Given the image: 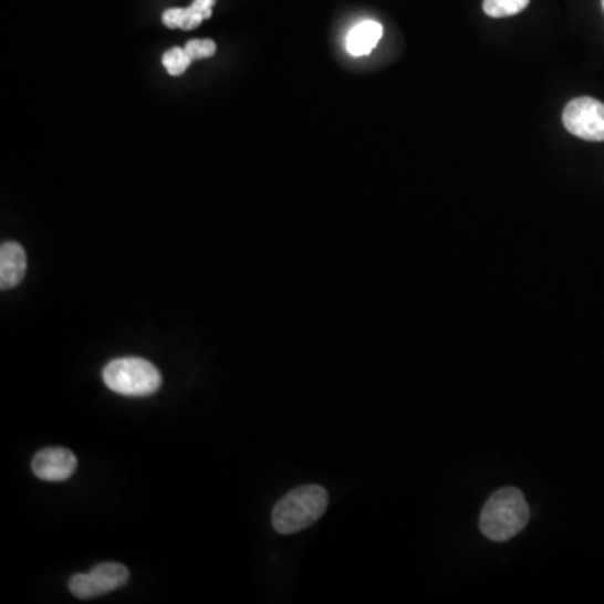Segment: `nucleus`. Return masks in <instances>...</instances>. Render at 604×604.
<instances>
[{"mask_svg":"<svg viewBox=\"0 0 604 604\" xmlns=\"http://www.w3.org/2000/svg\"><path fill=\"white\" fill-rule=\"evenodd\" d=\"M531 509L524 493L516 487H503L489 497L480 514V531L493 542H506L524 531Z\"/></svg>","mask_w":604,"mask_h":604,"instance_id":"nucleus-1","label":"nucleus"},{"mask_svg":"<svg viewBox=\"0 0 604 604\" xmlns=\"http://www.w3.org/2000/svg\"><path fill=\"white\" fill-rule=\"evenodd\" d=\"M330 497L321 486H302L285 493L272 509V528L279 534H295L320 521Z\"/></svg>","mask_w":604,"mask_h":604,"instance_id":"nucleus-2","label":"nucleus"},{"mask_svg":"<svg viewBox=\"0 0 604 604\" xmlns=\"http://www.w3.org/2000/svg\"><path fill=\"white\" fill-rule=\"evenodd\" d=\"M103 379L112 392L135 398L155 395L164 383L157 366L136 356L113 360L103 369Z\"/></svg>","mask_w":604,"mask_h":604,"instance_id":"nucleus-3","label":"nucleus"},{"mask_svg":"<svg viewBox=\"0 0 604 604\" xmlns=\"http://www.w3.org/2000/svg\"><path fill=\"white\" fill-rule=\"evenodd\" d=\"M128 581V567L119 563H101L90 573L74 574L70 580V591L80 600H93L119 590Z\"/></svg>","mask_w":604,"mask_h":604,"instance_id":"nucleus-4","label":"nucleus"},{"mask_svg":"<svg viewBox=\"0 0 604 604\" xmlns=\"http://www.w3.org/2000/svg\"><path fill=\"white\" fill-rule=\"evenodd\" d=\"M563 123L577 138L604 142V103L590 96L576 97L564 110Z\"/></svg>","mask_w":604,"mask_h":604,"instance_id":"nucleus-5","label":"nucleus"},{"mask_svg":"<svg viewBox=\"0 0 604 604\" xmlns=\"http://www.w3.org/2000/svg\"><path fill=\"white\" fill-rule=\"evenodd\" d=\"M76 469V456L67 448H44L32 459V472L45 482H64Z\"/></svg>","mask_w":604,"mask_h":604,"instance_id":"nucleus-6","label":"nucleus"},{"mask_svg":"<svg viewBox=\"0 0 604 604\" xmlns=\"http://www.w3.org/2000/svg\"><path fill=\"white\" fill-rule=\"evenodd\" d=\"M28 271V258L21 243L4 242L0 247V288H15L21 284Z\"/></svg>","mask_w":604,"mask_h":604,"instance_id":"nucleus-7","label":"nucleus"},{"mask_svg":"<svg viewBox=\"0 0 604 604\" xmlns=\"http://www.w3.org/2000/svg\"><path fill=\"white\" fill-rule=\"evenodd\" d=\"M217 4V0H194L190 8L168 9L164 12V24L168 29H184V31H191V29L198 28L201 22L212 18L214 6Z\"/></svg>","mask_w":604,"mask_h":604,"instance_id":"nucleus-8","label":"nucleus"},{"mask_svg":"<svg viewBox=\"0 0 604 604\" xmlns=\"http://www.w3.org/2000/svg\"><path fill=\"white\" fill-rule=\"evenodd\" d=\"M383 35V25L376 21H363L351 29L346 38V49L351 56L362 58L372 54Z\"/></svg>","mask_w":604,"mask_h":604,"instance_id":"nucleus-9","label":"nucleus"},{"mask_svg":"<svg viewBox=\"0 0 604 604\" xmlns=\"http://www.w3.org/2000/svg\"><path fill=\"white\" fill-rule=\"evenodd\" d=\"M529 2L531 0H483V12L493 19L511 18L524 11Z\"/></svg>","mask_w":604,"mask_h":604,"instance_id":"nucleus-10","label":"nucleus"},{"mask_svg":"<svg viewBox=\"0 0 604 604\" xmlns=\"http://www.w3.org/2000/svg\"><path fill=\"white\" fill-rule=\"evenodd\" d=\"M191 63H194V61L188 56L185 48H174L164 54V66L170 76H181Z\"/></svg>","mask_w":604,"mask_h":604,"instance_id":"nucleus-11","label":"nucleus"},{"mask_svg":"<svg viewBox=\"0 0 604 604\" xmlns=\"http://www.w3.org/2000/svg\"><path fill=\"white\" fill-rule=\"evenodd\" d=\"M185 51H187L191 61L207 60V58H212L216 54L217 44L210 39H194V41H188L185 44Z\"/></svg>","mask_w":604,"mask_h":604,"instance_id":"nucleus-12","label":"nucleus"},{"mask_svg":"<svg viewBox=\"0 0 604 604\" xmlns=\"http://www.w3.org/2000/svg\"><path fill=\"white\" fill-rule=\"evenodd\" d=\"M601 4H603V9H604V0H601Z\"/></svg>","mask_w":604,"mask_h":604,"instance_id":"nucleus-13","label":"nucleus"}]
</instances>
